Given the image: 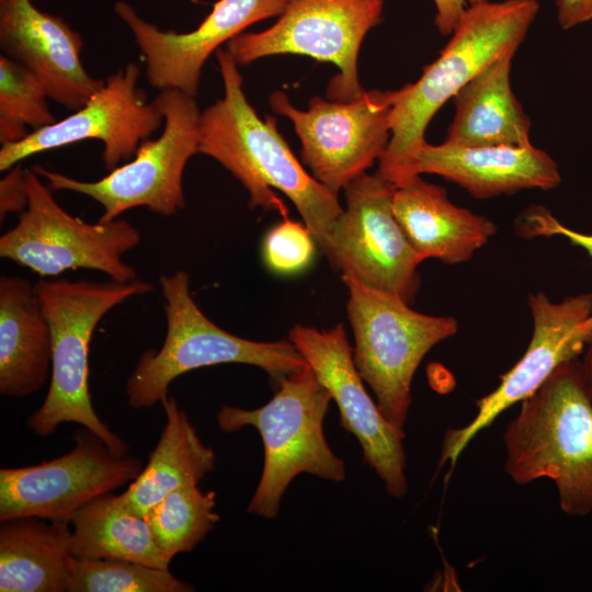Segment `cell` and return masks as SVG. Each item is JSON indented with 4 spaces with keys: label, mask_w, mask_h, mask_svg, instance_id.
<instances>
[{
    "label": "cell",
    "mask_w": 592,
    "mask_h": 592,
    "mask_svg": "<svg viewBox=\"0 0 592 592\" xmlns=\"http://www.w3.org/2000/svg\"><path fill=\"white\" fill-rule=\"evenodd\" d=\"M216 56L224 96L201 112L197 153L215 159L243 185L250 208L288 217L287 207L273 190L286 195L320 249L343 212L338 195L304 169L274 117L260 118L247 100L242 76L230 53L218 49Z\"/></svg>",
    "instance_id": "obj_1"
},
{
    "label": "cell",
    "mask_w": 592,
    "mask_h": 592,
    "mask_svg": "<svg viewBox=\"0 0 592 592\" xmlns=\"http://www.w3.org/2000/svg\"><path fill=\"white\" fill-rule=\"evenodd\" d=\"M539 11L537 0H491L468 8L421 77L391 91L390 139L378 172L396 187L419 174L425 129L448 100L497 59L516 53Z\"/></svg>",
    "instance_id": "obj_2"
},
{
    "label": "cell",
    "mask_w": 592,
    "mask_h": 592,
    "mask_svg": "<svg viewBox=\"0 0 592 592\" xmlns=\"http://www.w3.org/2000/svg\"><path fill=\"white\" fill-rule=\"evenodd\" d=\"M503 443L504 468L515 483L548 478L563 513H592V399L578 358L561 364L521 401Z\"/></svg>",
    "instance_id": "obj_3"
},
{
    "label": "cell",
    "mask_w": 592,
    "mask_h": 592,
    "mask_svg": "<svg viewBox=\"0 0 592 592\" xmlns=\"http://www.w3.org/2000/svg\"><path fill=\"white\" fill-rule=\"evenodd\" d=\"M52 329L50 383L42 406L27 419V426L42 437L61 423H79L90 430L117 456L128 445L95 413L89 391V349L95 327L114 307L149 293L152 285L130 282L41 280L35 284Z\"/></svg>",
    "instance_id": "obj_4"
},
{
    "label": "cell",
    "mask_w": 592,
    "mask_h": 592,
    "mask_svg": "<svg viewBox=\"0 0 592 592\" xmlns=\"http://www.w3.org/2000/svg\"><path fill=\"white\" fill-rule=\"evenodd\" d=\"M332 400L307 364L278 380V388L264 406L246 410L223 406L217 413L221 431L236 432L251 425L264 447L260 481L247 511L274 519L282 496L299 474L340 482L345 478L344 462L327 443L323 420Z\"/></svg>",
    "instance_id": "obj_5"
},
{
    "label": "cell",
    "mask_w": 592,
    "mask_h": 592,
    "mask_svg": "<svg viewBox=\"0 0 592 592\" xmlns=\"http://www.w3.org/2000/svg\"><path fill=\"white\" fill-rule=\"evenodd\" d=\"M159 284L164 299L167 333L159 350L143 353L126 380L130 407L149 408L164 401L177 377L206 366L249 364L280 380L308 364L289 340L252 341L215 325L193 299L186 271L163 274Z\"/></svg>",
    "instance_id": "obj_6"
},
{
    "label": "cell",
    "mask_w": 592,
    "mask_h": 592,
    "mask_svg": "<svg viewBox=\"0 0 592 592\" xmlns=\"http://www.w3.org/2000/svg\"><path fill=\"white\" fill-rule=\"evenodd\" d=\"M349 291L348 317L354 337L353 360L384 417L403 430L411 384L426 353L457 333L449 316L413 310L401 298L342 275Z\"/></svg>",
    "instance_id": "obj_7"
},
{
    "label": "cell",
    "mask_w": 592,
    "mask_h": 592,
    "mask_svg": "<svg viewBox=\"0 0 592 592\" xmlns=\"http://www.w3.org/2000/svg\"><path fill=\"white\" fill-rule=\"evenodd\" d=\"M164 117L162 134L144 140L133 160L96 181H81L42 166L33 170L53 191H70L91 197L103 207L99 221L117 219L136 207L169 217L185 206L183 173L197 153L201 111L195 96L173 89L156 96Z\"/></svg>",
    "instance_id": "obj_8"
},
{
    "label": "cell",
    "mask_w": 592,
    "mask_h": 592,
    "mask_svg": "<svg viewBox=\"0 0 592 592\" xmlns=\"http://www.w3.org/2000/svg\"><path fill=\"white\" fill-rule=\"evenodd\" d=\"M27 206L18 224L0 237V257L50 277L80 269L104 273L117 282L137 278L124 254L140 242L128 220L87 223L66 212L33 169L25 170Z\"/></svg>",
    "instance_id": "obj_9"
},
{
    "label": "cell",
    "mask_w": 592,
    "mask_h": 592,
    "mask_svg": "<svg viewBox=\"0 0 592 592\" xmlns=\"http://www.w3.org/2000/svg\"><path fill=\"white\" fill-rule=\"evenodd\" d=\"M346 207L332 225L321 252L333 269L373 289L411 304L423 262L394 213L396 186L377 171L344 186Z\"/></svg>",
    "instance_id": "obj_10"
},
{
    "label": "cell",
    "mask_w": 592,
    "mask_h": 592,
    "mask_svg": "<svg viewBox=\"0 0 592 592\" xmlns=\"http://www.w3.org/2000/svg\"><path fill=\"white\" fill-rule=\"evenodd\" d=\"M384 0H289L277 22L259 32H242L227 43L238 65L295 54L338 67L327 96L351 101L361 95L357 58L361 44L383 15Z\"/></svg>",
    "instance_id": "obj_11"
},
{
    "label": "cell",
    "mask_w": 592,
    "mask_h": 592,
    "mask_svg": "<svg viewBox=\"0 0 592 592\" xmlns=\"http://www.w3.org/2000/svg\"><path fill=\"white\" fill-rule=\"evenodd\" d=\"M270 105L293 123L311 175L337 195L379 160L390 139L391 91H364L351 101L314 96L305 111L275 91Z\"/></svg>",
    "instance_id": "obj_12"
},
{
    "label": "cell",
    "mask_w": 592,
    "mask_h": 592,
    "mask_svg": "<svg viewBox=\"0 0 592 592\" xmlns=\"http://www.w3.org/2000/svg\"><path fill=\"white\" fill-rule=\"evenodd\" d=\"M533 332L516 364L490 394L476 401L477 413L464 426L445 432L439 465L454 466L473 439L508 408L533 395L561 364L583 354L592 339V294L553 301L544 293L528 296Z\"/></svg>",
    "instance_id": "obj_13"
},
{
    "label": "cell",
    "mask_w": 592,
    "mask_h": 592,
    "mask_svg": "<svg viewBox=\"0 0 592 592\" xmlns=\"http://www.w3.org/2000/svg\"><path fill=\"white\" fill-rule=\"evenodd\" d=\"M67 454L33 466L0 470V521L34 516L69 521L94 498L134 481L141 462L113 454L86 429L75 436Z\"/></svg>",
    "instance_id": "obj_14"
},
{
    "label": "cell",
    "mask_w": 592,
    "mask_h": 592,
    "mask_svg": "<svg viewBox=\"0 0 592 592\" xmlns=\"http://www.w3.org/2000/svg\"><path fill=\"white\" fill-rule=\"evenodd\" d=\"M139 77L140 67L128 62L71 115L2 145L0 170L5 172L29 157L86 139L102 141V159L109 171L130 160L164 122L156 99L149 102L138 86Z\"/></svg>",
    "instance_id": "obj_15"
},
{
    "label": "cell",
    "mask_w": 592,
    "mask_h": 592,
    "mask_svg": "<svg viewBox=\"0 0 592 592\" xmlns=\"http://www.w3.org/2000/svg\"><path fill=\"white\" fill-rule=\"evenodd\" d=\"M288 340L337 403L340 425L357 439L366 465L391 497L402 498L408 492L405 432L384 417L367 394L343 325L329 330L295 325Z\"/></svg>",
    "instance_id": "obj_16"
},
{
    "label": "cell",
    "mask_w": 592,
    "mask_h": 592,
    "mask_svg": "<svg viewBox=\"0 0 592 592\" xmlns=\"http://www.w3.org/2000/svg\"><path fill=\"white\" fill-rule=\"evenodd\" d=\"M289 0H218L193 31L160 30L144 20L125 1L114 4L116 15L128 26L138 46L149 84L196 96L202 68L210 54L248 26L280 16Z\"/></svg>",
    "instance_id": "obj_17"
},
{
    "label": "cell",
    "mask_w": 592,
    "mask_h": 592,
    "mask_svg": "<svg viewBox=\"0 0 592 592\" xmlns=\"http://www.w3.org/2000/svg\"><path fill=\"white\" fill-rule=\"evenodd\" d=\"M0 45L35 75L50 100L68 110L82 107L104 83L84 69L82 36L32 0L0 1Z\"/></svg>",
    "instance_id": "obj_18"
},
{
    "label": "cell",
    "mask_w": 592,
    "mask_h": 592,
    "mask_svg": "<svg viewBox=\"0 0 592 592\" xmlns=\"http://www.w3.org/2000/svg\"><path fill=\"white\" fill-rule=\"evenodd\" d=\"M415 171L441 175L479 200L522 190H551L561 182L555 160L533 145L460 147L446 143L421 148Z\"/></svg>",
    "instance_id": "obj_19"
},
{
    "label": "cell",
    "mask_w": 592,
    "mask_h": 592,
    "mask_svg": "<svg viewBox=\"0 0 592 592\" xmlns=\"http://www.w3.org/2000/svg\"><path fill=\"white\" fill-rule=\"evenodd\" d=\"M394 213L409 242L424 261H468L498 230L494 221L453 204L444 187L420 175L396 187Z\"/></svg>",
    "instance_id": "obj_20"
},
{
    "label": "cell",
    "mask_w": 592,
    "mask_h": 592,
    "mask_svg": "<svg viewBox=\"0 0 592 592\" xmlns=\"http://www.w3.org/2000/svg\"><path fill=\"white\" fill-rule=\"evenodd\" d=\"M49 321L36 287L20 276L0 277V392L26 397L52 373Z\"/></svg>",
    "instance_id": "obj_21"
},
{
    "label": "cell",
    "mask_w": 592,
    "mask_h": 592,
    "mask_svg": "<svg viewBox=\"0 0 592 592\" xmlns=\"http://www.w3.org/2000/svg\"><path fill=\"white\" fill-rule=\"evenodd\" d=\"M512 55L488 65L452 99L444 143L460 147L532 145L531 119L511 87Z\"/></svg>",
    "instance_id": "obj_22"
},
{
    "label": "cell",
    "mask_w": 592,
    "mask_h": 592,
    "mask_svg": "<svg viewBox=\"0 0 592 592\" xmlns=\"http://www.w3.org/2000/svg\"><path fill=\"white\" fill-rule=\"evenodd\" d=\"M27 516L1 521L0 591H66L71 555L69 521Z\"/></svg>",
    "instance_id": "obj_23"
},
{
    "label": "cell",
    "mask_w": 592,
    "mask_h": 592,
    "mask_svg": "<svg viewBox=\"0 0 592 592\" xmlns=\"http://www.w3.org/2000/svg\"><path fill=\"white\" fill-rule=\"evenodd\" d=\"M167 422L149 455L147 465L128 489L119 494L133 513L146 515L148 510L173 490L198 486L215 467V453L200 439L184 410L173 397L161 402Z\"/></svg>",
    "instance_id": "obj_24"
},
{
    "label": "cell",
    "mask_w": 592,
    "mask_h": 592,
    "mask_svg": "<svg viewBox=\"0 0 592 592\" xmlns=\"http://www.w3.org/2000/svg\"><path fill=\"white\" fill-rule=\"evenodd\" d=\"M71 555L80 559H123L169 569L144 516L130 512L119 494L99 496L71 516Z\"/></svg>",
    "instance_id": "obj_25"
},
{
    "label": "cell",
    "mask_w": 592,
    "mask_h": 592,
    "mask_svg": "<svg viewBox=\"0 0 592 592\" xmlns=\"http://www.w3.org/2000/svg\"><path fill=\"white\" fill-rule=\"evenodd\" d=\"M216 496L198 486L181 487L148 510L145 519L167 565L175 555L193 550L218 523Z\"/></svg>",
    "instance_id": "obj_26"
},
{
    "label": "cell",
    "mask_w": 592,
    "mask_h": 592,
    "mask_svg": "<svg viewBox=\"0 0 592 592\" xmlns=\"http://www.w3.org/2000/svg\"><path fill=\"white\" fill-rule=\"evenodd\" d=\"M67 592H190L194 588L175 578L169 569L123 559L68 561Z\"/></svg>",
    "instance_id": "obj_27"
},
{
    "label": "cell",
    "mask_w": 592,
    "mask_h": 592,
    "mask_svg": "<svg viewBox=\"0 0 592 592\" xmlns=\"http://www.w3.org/2000/svg\"><path fill=\"white\" fill-rule=\"evenodd\" d=\"M48 95L27 68L7 55L0 56V143L23 139L33 130L54 124Z\"/></svg>",
    "instance_id": "obj_28"
},
{
    "label": "cell",
    "mask_w": 592,
    "mask_h": 592,
    "mask_svg": "<svg viewBox=\"0 0 592 592\" xmlns=\"http://www.w3.org/2000/svg\"><path fill=\"white\" fill-rule=\"evenodd\" d=\"M315 247L307 226L285 217L264 236L262 258L266 267L276 274H296L310 265Z\"/></svg>",
    "instance_id": "obj_29"
},
{
    "label": "cell",
    "mask_w": 592,
    "mask_h": 592,
    "mask_svg": "<svg viewBox=\"0 0 592 592\" xmlns=\"http://www.w3.org/2000/svg\"><path fill=\"white\" fill-rule=\"evenodd\" d=\"M516 230L520 236L525 238L565 237L572 244L584 249L592 258V235L566 227L544 206L533 205L526 208L517 219Z\"/></svg>",
    "instance_id": "obj_30"
},
{
    "label": "cell",
    "mask_w": 592,
    "mask_h": 592,
    "mask_svg": "<svg viewBox=\"0 0 592 592\" xmlns=\"http://www.w3.org/2000/svg\"><path fill=\"white\" fill-rule=\"evenodd\" d=\"M0 181V218L9 213H22L27 206L25 170L20 163L5 171Z\"/></svg>",
    "instance_id": "obj_31"
},
{
    "label": "cell",
    "mask_w": 592,
    "mask_h": 592,
    "mask_svg": "<svg viewBox=\"0 0 592 592\" xmlns=\"http://www.w3.org/2000/svg\"><path fill=\"white\" fill-rule=\"evenodd\" d=\"M486 1L489 0H433L437 31L442 35H451L468 8Z\"/></svg>",
    "instance_id": "obj_32"
},
{
    "label": "cell",
    "mask_w": 592,
    "mask_h": 592,
    "mask_svg": "<svg viewBox=\"0 0 592 592\" xmlns=\"http://www.w3.org/2000/svg\"><path fill=\"white\" fill-rule=\"evenodd\" d=\"M557 20L563 30L592 20V0H556Z\"/></svg>",
    "instance_id": "obj_33"
},
{
    "label": "cell",
    "mask_w": 592,
    "mask_h": 592,
    "mask_svg": "<svg viewBox=\"0 0 592 592\" xmlns=\"http://www.w3.org/2000/svg\"><path fill=\"white\" fill-rule=\"evenodd\" d=\"M583 360L581 362L583 377L592 399V339L589 341L584 350Z\"/></svg>",
    "instance_id": "obj_34"
},
{
    "label": "cell",
    "mask_w": 592,
    "mask_h": 592,
    "mask_svg": "<svg viewBox=\"0 0 592 592\" xmlns=\"http://www.w3.org/2000/svg\"><path fill=\"white\" fill-rule=\"evenodd\" d=\"M0 1H2V0H0Z\"/></svg>",
    "instance_id": "obj_35"
}]
</instances>
